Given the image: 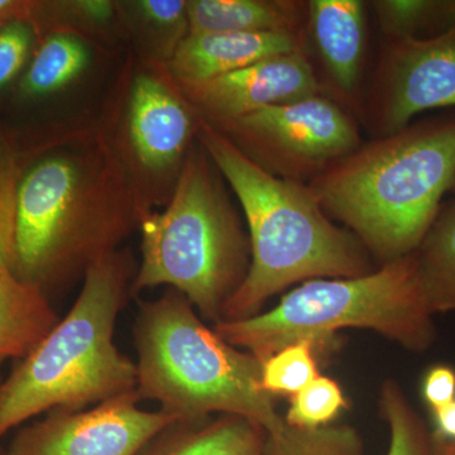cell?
Wrapping results in <instances>:
<instances>
[{
  "label": "cell",
  "mask_w": 455,
  "mask_h": 455,
  "mask_svg": "<svg viewBox=\"0 0 455 455\" xmlns=\"http://www.w3.org/2000/svg\"><path fill=\"white\" fill-rule=\"evenodd\" d=\"M147 214L106 140L38 158L18 188L11 271L47 295L118 250Z\"/></svg>",
  "instance_id": "6da1fadb"
},
{
  "label": "cell",
  "mask_w": 455,
  "mask_h": 455,
  "mask_svg": "<svg viewBox=\"0 0 455 455\" xmlns=\"http://www.w3.org/2000/svg\"><path fill=\"white\" fill-rule=\"evenodd\" d=\"M196 140L235 194L250 233V269L221 320L256 315L271 296L300 281L373 271L364 245L329 220L307 184L272 175L203 119Z\"/></svg>",
  "instance_id": "7a4b0ae2"
},
{
  "label": "cell",
  "mask_w": 455,
  "mask_h": 455,
  "mask_svg": "<svg viewBox=\"0 0 455 455\" xmlns=\"http://www.w3.org/2000/svg\"><path fill=\"white\" fill-rule=\"evenodd\" d=\"M455 182V116L359 146L307 182L326 214L383 263L414 252Z\"/></svg>",
  "instance_id": "3957f363"
},
{
  "label": "cell",
  "mask_w": 455,
  "mask_h": 455,
  "mask_svg": "<svg viewBox=\"0 0 455 455\" xmlns=\"http://www.w3.org/2000/svg\"><path fill=\"white\" fill-rule=\"evenodd\" d=\"M133 260L114 251L92 263L70 311L0 382V438L53 410L80 411L136 391V363L114 343Z\"/></svg>",
  "instance_id": "277c9868"
},
{
  "label": "cell",
  "mask_w": 455,
  "mask_h": 455,
  "mask_svg": "<svg viewBox=\"0 0 455 455\" xmlns=\"http://www.w3.org/2000/svg\"><path fill=\"white\" fill-rule=\"evenodd\" d=\"M134 344L140 400H154L184 421L220 412L248 419L266 433L283 427L274 396L260 386L262 363L209 328L176 290L140 302Z\"/></svg>",
  "instance_id": "5b68a950"
},
{
  "label": "cell",
  "mask_w": 455,
  "mask_h": 455,
  "mask_svg": "<svg viewBox=\"0 0 455 455\" xmlns=\"http://www.w3.org/2000/svg\"><path fill=\"white\" fill-rule=\"evenodd\" d=\"M142 260L132 293L170 286L204 319H223L228 300L247 276L250 236L204 147L188 149L167 208L148 212L140 224Z\"/></svg>",
  "instance_id": "8992f818"
},
{
  "label": "cell",
  "mask_w": 455,
  "mask_h": 455,
  "mask_svg": "<svg viewBox=\"0 0 455 455\" xmlns=\"http://www.w3.org/2000/svg\"><path fill=\"white\" fill-rule=\"evenodd\" d=\"M415 251L359 277L315 278L287 293L277 307L212 326L230 346L260 363L302 339L322 340L346 328L371 329L412 352L435 341Z\"/></svg>",
  "instance_id": "52a82bcc"
},
{
  "label": "cell",
  "mask_w": 455,
  "mask_h": 455,
  "mask_svg": "<svg viewBox=\"0 0 455 455\" xmlns=\"http://www.w3.org/2000/svg\"><path fill=\"white\" fill-rule=\"evenodd\" d=\"M211 125L262 169L301 184L361 146L355 121L324 94Z\"/></svg>",
  "instance_id": "ba28073f"
},
{
  "label": "cell",
  "mask_w": 455,
  "mask_h": 455,
  "mask_svg": "<svg viewBox=\"0 0 455 455\" xmlns=\"http://www.w3.org/2000/svg\"><path fill=\"white\" fill-rule=\"evenodd\" d=\"M137 392L90 410H53L20 431L5 455H140L170 425L184 421L164 410L140 409Z\"/></svg>",
  "instance_id": "9c48e42d"
},
{
  "label": "cell",
  "mask_w": 455,
  "mask_h": 455,
  "mask_svg": "<svg viewBox=\"0 0 455 455\" xmlns=\"http://www.w3.org/2000/svg\"><path fill=\"white\" fill-rule=\"evenodd\" d=\"M379 130H403L427 110L455 107V27L427 38L392 41L382 65Z\"/></svg>",
  "instance_id": "30bf717a"
},
{
  "label": "cell",
  "mask_w": 455,
  "mask_h": 455,
  "mask_svg": "<svg viewBox=\"0 0 455 455\" xmlns=\"http://www.w3.org/2000/svg\"><path fill=\"white\" fill-rule=\"evenodd\" d=\"M176 85L209 124L322 94V85L305 52L269 57L208 82Z\"/></svg>",
  "instance_id": "8fae6325"
},
{
  "label": "cell",
  "mask_w": 455,
  "mask_h": 455,
  "mask_svg": "<svg viewBox=\"0 0 455 455\" xmlns=\"http://www.w3.org/2000/svg\"><path fill=\"white\" fill-rule=\"evenodd\" d=\"M200 121L180 89H171L157 75H139L127 114L128 148L137 169L156 178L180 172Z\"/></svg>",
  "instance_id": "7c38bea8"
},
{
  "label": "cell",
  "mask_w": 455,
  "mask_h": 455,
  "mask_svg": "<svg viewBox=\"0 0 455 455\" xmlns=\"http://www.w3.org/2000/svg\"><path fill=\"white\" fill-rule=\"evenodd\" d=\"M305 52L302 35L218 32L187 35L170 57L172 79L191 85L242 70L269 57Z\"/></svg>",
  "instance_id": "4fadbf2b"
},
{
  "label": "cell",
  "mask_w": 455,
  "mask_h": 455,
  "mask_svg": "<svg viewBox=\"0 0 455 455\" xmlns=\"http://www.w3.org/2000/svg\"><path fill=\"white\" fill-rule=\"evenodd\" d=\"M307 26L337 88L352 95L363 60L366 25L359 0H310Z\"/></svg>",
  "instance_id": "5bb4252c"
},
{
  "label": "cell",
  "mask_w": 455,
  "mask_h": 455,
  "mask_svg": "<svg viewBox=\"0 0 455 455\" xmlns=\"http://www.w3.org/2000/svg\"><path fill=\"white\" fill-rule=\"evenodd\" d=\"M265 440L259 425L226 414L170 425L140 455H262Z\"/></svg>",
  "instance_id": "9a60e30c"
},
{
  "label": "cell",
  "mask_w": 455,
  "mask_h": 455,
  "mask_svg": "<svg viewBox=\"0 0 455 455\" xmlns=\"http://www.w3.org/2000/svg\"><path fill=\"white\" fill-rule=\"evenodd\" d=\"M307 3L292 0H191L188 35L280 32L302 35Z\"/></svg>",
  "instance_id": "2e32d148"
},
{
  "label": "cell",
  "mask_w": 455,
  "mask_h": 455,
  "mask_svg": "<svg viewBox=\"0 0 455 455\" xmlns=\"http://www.w3.org/2000/svg\"><path fill=\"white\" fill-rule=\"evenodd\" d=\"M59 320L46 293L0 262V371L8 359L25 358Z\"/></svg>",
  "instance_id": "e0dca14e"
},
{
  "label": "cell",
  "mask_w": 455,
  "mask_h": 455,
  "mask_svg": "<svg viewBox=\"0 0 455 455\" xmlns=\"http://www.w3.org/2000/svg\"><path fill=\"white\" fill-rule=\"evenodd\" d=\"M415 254L431 314L455 311V199L443 204Z\"/></svg>",
  "instance_id": "ac0fdd59"
},
{
  "label": "cell",
  "mask_w": 455,
  "mask_h": 455,
  "mask_svg": "<svg viewBox=\"0 0 455 455\" xmlns=\"http://www.w3.org/2000/svg\"><path fill=\"white\" fill-rule=\"evenodd\" d=\"M92 55L82 38L68 32L50 33L18 84L20 97L31 100L61 92L79 79Z\"/></svg>",
  "instance_id": "d6986e66"
},
{
  "label": "cell",
  "mask_w": 455,
  "mask_h": 455,
  "mask_svg": "<svg viewBox=\"0 0 455 455\" xmlns=\"http://www.w3.org/2000/svg\"><path fill=\"white\" fill-rule=\"evenodd\" d=\"M383 33L392 41L438 35L455 27V0H377L372 3Z\"/></svg>",
  "instance_id": "ffe728a7"
},
{
  "label": "cell",
  "mask_w": 455,
  "mask_h": 455,
  "mask_svg": "<svg viewBox=\"0 0 455 455\" xmlns=\"http://www.w3.org/2000/svg\"><path fill=\"white\" fill-rule=\"evenodd\" d=\"M262 455H366L361 436L348 425H326L315 429L291 427L266 433Z\"/></svg>",
  "instance_id": "44dd1931"
},
{
  "label": "cell",
  "mask_w": 455,
  "mask_h": 455,
  "mask_svg": "<svg viewBox=\"0 0 455 455\" xmlns=\"http://www.w3.org/2000/svg\"><path fill=\"white\" fill-rule=\"evenodd\" d=\"M379 406L390 427L387 455H431V433L397 382L383 383Z\"/></svg>",
  "instance_id": "7402d4cb"
},
{
  "label": "cell",
  "mask_w": 455,
  "mask_h": 455,
  "mask_svg": "<svg viewBox=\"0 0 455 455\" xmlns=\"http://www.w3.org/2000/svg\"><path fill=\"white\" fill-rule=\"evenodd\" d=\"M315 340L302 339L283 347L262 362L260 386L267 394L292 396L319 377L314 347Z\"/></svg>",
  "instance_id": "603a6c76"
},
{
  "label": "cell",
  "mask_w": 455,
  "mask_h": 455,
  "mask_svg": "<svg viewBox=\"0 0 455 455\" xmlns=\"http://www.w3.org/2000/svg\"><path fill=\"white\" fill-rule=\"evenodd\" d=\"M346 405L340 386L329 377L319 376L292 395L283 419L291 427L315 429L331 424Z\"/></svg>",
  "instance_id": "cb8c5ba5"
},
{
  "label": "cell",
  "mask_w": 455,
  "mask_h": 455,
  "mask_svg": "<svg viewBox=\"0 0 455 455\" xmlns=\"http://www.w3.org/2000/svg\"><path fill=\"white\" fill-rule=\"evenodd\" d=\"M23 171L16 149L0 131V262L8 268L13 251L18 188Z\"/></svg>",
  "instance_id": "d4e9b609"
},
{
  "label": "cell",
  "mask_w": 455,
  "mask_h": 455,
  "mask_svg": "<svg viewBox=\"0 0 455 455\" xmlns=\"http://www.w3.org/2000/svg\"><path fill=\"white\" fill-rule=\"evenodd\" d=\"M36 35L35 27L26 20H13L0 27V92L25 73Z\"/></svg>",
  "instance_id": "484cf974"
},
{
  "label": "cell",
  "mask_w": 455,
  "mask_h": 455,
  "mask_svg": "<svg viewBox=\"0 0 455 455\" xmlns=\"http://www.w3.org/2000/svg\"><path fill=\"white\" fill-rule=\"evenodd\" d=\"M133 4L139 16L149 26L172 31L176 36H182L184 29H188V2L184 0H140Z\"/></svg>",
  "instance_id": "4316f807"
},
{
  "label": "cell",
  "mask_w": 455,
  "mask_h": 455,
  "mask_svg": "<svg viewBox=\"0 0 455 455\" xmlns=\"http://www.w3.org/2000/svg\"><path fill=\"white\" fill-rule=\"evenodd\" d=\"M423 396L433 411L455 400V370L438 364L427 371L423 383Z\"/></svg>",
  "instance_id": "83f0119b"
},
{
  "label": "cell",
  "mask_w": 455,
  "mask_h": 455,
  "mask_svg": "<svg viewBox=\"0 0 455 455\" xmlns=\"http://www.w3.org/2000/svg\"><path fill=\"white\" fill-rule=\"evenodd\" d=\"M73 8L76 13L89 22L107 23L114 16V5L112 2L107 0H82V2L73 3Z\"/></svg>",
  "instance_id": "f1b7e54d"
},
{
  "label": "cell",
  "mask_w": 455,
  "mask_h": 455,
  "mask_svg": "<svg viewBox=\"0 0 455 455\" xmlns=\"http://www.w3.org/2000/svg\"><path fill=\"white\" fill-rule=\"evenodd\" d=\"M35 2H18V0H0V27L13 20H26L32 23Z\"/></svg>",
  "instance_id": "f546056e"
},
{
  "label": "cell",
  "mask_w": 455,
  "mask_h": 455,
  "mask_svg": "<svg viewBox=\"0 0 455 455\" xmlns=\"http://www.w3.org/2000/svg\"><path fill=\"white\" fill-rule=\"evenodd\" d=\"M433 415L435 421V430L433 433L455 442V400L433 411Z\"/></svg>",
  "instance_id": "4dcf8cb0"
},
{
  "label": "cell",
  "mask_w": 455,
  "mask_h": 455,
  "mask_svg": "<svg viewBox=\"0 0 455 455\" xmlns=\"http://www.w3.org/2000/svg\"><path fill=\"white\" fill-rule=\"evenodd\" d=\"M431 455H455V442L442 438L431 431Z\"/></svg>",
  "instance_id": "1f68e13d"
},
{
  "label": "cell",
  "mask_w": 455,
  "mask_h": 455,
  "mask_svg": "<svg viewBox=\"0 0 455 455\" xmlns=\"http://www.w3.org/2000/svg\"><path fill=\"white\" fill-rule=\"evenodd\" d=\"M451 191H453L454 196H455V182H454V185H453V188H451Z\"/></svg>",
  "instance_id": "d6a6232c"
},
{
  "label": "cell",
  "mask_w": 455,
  "mask_h": 455,
  "mask_svg": "<svg viewBox=\"0 0 455 455\" xmlns=\"http://www.w3.org/2000/svg\"><path fill=\"white\" fill-rule=\"evenodd\" d=\"M0 455H5V453H2V451H0Z\"/></svg>",
  "instance_id": "836d02e7"
}]
</instances>
